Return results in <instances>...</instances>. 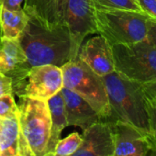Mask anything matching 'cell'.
I'll list each match as a JSON object with an SVG mask.
<instances>
[{
	"label": "cell",
	"mask_w": 156,
	"mask_h": 156,
	"mask_svg": "<svg viewBox=\"0 0 156 156\" xmlns=\"http://www.w3.org/2000/svg\"><path fill=\"white\" fill-rule=\"evenodd\" d=\"M27 61L12 77V89L20 84L33 66L52 64L62 67L71 61V41L65 25L48 30L29 18L19 38Z\"/></svg>",
	"instance_id": "cell-1"
},
{
	"label": "cell",
	"mask_w": 156,
	"mask_h": 156,
	"mask_svg": "<svg viewBox=\"0 0 156 156\" xmlns=\"http://www.w3.org/2000/svg\"><path fill=\"white\" fill-rule=\"evenodd\" d=\"M102 79L111 109L108 120L128 123L149 139L146 99L141 84L128 79L117 71L103 76Z\"/></svg>",
	"instance_id": "cell-2"
},
{
	"label": "cell",
	"mask_w": 156,
	"mask_h": 156,
	"mask_svg": "<svg viewBox=\"0 0 156 156\" xmlns=\"http://www.w3.org/2000/svg\"><path fill=\"white\" fill-rule=\"evenodd\" d=\"M61 69L63 87L84 98L98 114L101 120H108L111 109L102 77L77 58L67 62Z\"/></svg>",
	"instance_id": "cell-3"
},
{
	"label": "cell",
	"mask_w": 156,
	"mask_h": 156,
	"mask_svg": "<svg viewBox=\"0 0 156 156\" xmlns=\"http://www.w3.org/2000/svg\"><path fill=\"white\" fill-rule=\"evenodd\" d=\"M150 20L151 18L140 11L97 10L98 33L111 46L147 40Z\"/></svg>",
	"instance_id": "cell-4"
},
{
	"label": "cell",
	"mask_w": 156,
	"mask_h": 156,
	"mask_svg": "<svg viewBox=\"0 0 156 156\" xmlns=\"http://www.w3.org/2000/svg\"><path fill=\"white\" fill-rule=\"evenodd\" d=\"M115 71L140 84L156 80V46L148 40L112 46Z\"/></svg>",
	"instance_id": "cell-5"
},
{
	"label": "cell",
	"mask_w": 156,
	"mask_h": 156,
	"mask_svg": "<svg viewBox=\"0 0 156 156\" xmlns=\"http://www.w3.org/2000/svg\"><path fill=\"white\" fill-rule=\"evenodd\" d=\"M18 118L21 132L34 156L47 151L51 133V114L47 101L20 98Z\"/></svg>",
	"instance_id": "cell-6"
},
{
	"label": "cell",
	"mask_w": 156,
	"mask_h": 156,
	"mask_svg": "<svg viewBox=\"0 0 156 156\" xmlns=\"http://www.w3.org/2000/svg\"><path fill=\"white\" fill-rule=\"evenodd\" d=\"M65 26L71 41V61L75 60L85 38L98 33L97 10L93 0H67Z\"/></svg>",
	"instance_id": "cell-7"
},
{
	"label": "cell",
	"mask_w": 156,
	"mask_h": 156,
	"mask_svg": "<svg viewBox=\"0 0 156 156\" xmlns=\"http://www.w3.org/2000/svg\"><path fill=\"white\" fill-rule=\"evenodd\" d=\"M63 87L62 72L61 67L44 64L31 67L24 79L13 87V94L19 98L47 101Z\"/></svg>",
	"instance_id": "cell-8"
},
{
	"label": "cell",
	"mask_w": 156,
	"mask_h": 156,
	"mask_svg": "<svg viewBox=\"0 0 156 156\" xmlns=\"http://www.w3.org/2000/svg\"><path fill=\"white\" fill-rule=\"evenodd\" d=\"M114 139V156H146L151 149L149 139L120 120H108Z\"/></svg>",
	"instance_id": "cell-9"
},
{
	"label": "cell",
	"mask_w": 156,
	"mask_h": 156,
	"mask_svg": "<svg viewBox=\"0 0 156 156\" xmlns=\"http://www.w3.org/2000/svg\"><path fill=\"white\" fill-rule=\"evenodd\" d=\"M72 156H114V139L108 121L100 120L82 135V142Z\"/></svg>",
	"instance_id": "cell-10"
},
{
	"label": "cell",
	"mask_w": 156,
	"mask_h": 156,
	"mask_svg": "<svg viewBox=\"0 0 156 156\" xmlns=\"http://www.w3.org/2000/svg\"><path fill=\"white\" fill-rule=\"evenodd\" d=\"M77 59L101 77L115 71L112 46L101 35L91 38L81 46Z\"/></svg>",
	"instance_id": "cell-11"
},
{
	"label": "cell",
	"mask_w": 156,
	"mask_h": 156,
	"mask_svg": "<svg viewBox=\"0 0 156 156\" xmlns=\"http://www.w3.org/2000/svg\"><path fill=\"white\" fill-rule=\"evenodd\" d=\"M23 10L28 17L48 30L65 25L67 0H24Z\"/></svg>",
	"instance_id": "cell-12"
},
{
	"label": "cell",
	"mask_w": 156,
	"mask_h": 156,
	"mask_svg": "<svg viewBox=\"0 0 156 156\" xmlns=\"http://www.w3.org/2000/svg\"><path fill=\"white\" fill-rule=\"evenodd\" d=\"M0 156H34L21 132L18 114L0 118Z\"/></svg>",
	"instance_id": "cell-13"
},
{
	"label": "cell",
	"mask_w": 156,
	"mask_h": 156,
	"mask_svg": "<svg viewBox=\"0 0 156 156\" xmlns=\"http://www.w3.org/2000/svg\"><path fill=\"white\" fill-rule=\"evenodd\" d=\"M61 93L64 100L68 126L79 127L85 130L101 120L94 108L79 95L66 87H62Z\"/></svg>",
	"instance_id": "cell-14"
},
{
	"label": "cell",
	"mask_w": 156,
	"mask_h": 156,
	"mask_svg": "<svg viewBox=\"0 0 156 156\" xmlns=\"http://www.w3.org/2000/svg\"><path fill=\"white\" fill-rule=\"evenodd\" d=\"M26 61V54L19 40L2 39L0 43V72L12 78Z\"/></svg>",
	"instance_id": "cell-15"
},
{
	"label": "cell",
	"mask_w": 156,
	"mask_h": 156,
	"mask_svg": "<svg viewBox=\"0 0 156 156\" xmlns=\"http://www.w3.org/2000/svg\"><path fill=\"white\" fill-rule=\"evenodd\" d=\"M51 114V133L47 146V151H53L57 142L61 139V135L67 124L66 111L64 100L61 91L47 100Z\"/></svg>",
	"instance_id": "cell-16"
},
{
	"label": "cell",
	"mask_w": 156,
	"mask_h": 156,
	"mask_svg": "<svg viewBox=\"0 0 156 156\" xmlns=\"http://www.w3.org/2000/svg\"><path fill=\"white\" fill-rule=\"evenodd\" d=\"M0 20L3 35L2 39L19 40L28 23L29 17L23 9L9 10L2 8Z\"/></svg>",
	"instance_id": "cell-17"
},
{
	"label": "cell",
	"mask_w": 156,
	"mask_h": 156,
	"mask_svg": "<svg viewBox=\"0 0 156 156\" xmlns=\"http://www.w3.org/2000/svg\"><path fill=\"white\" fill-rule=\"evenodd\" d=\"M81 142L82 135L78 132H72L64 139H60L53 151L61 156H72L80 147Z\"/></svg>",
	"instance_id": "cell-18"
},
{
	"label": "cell",
	"mask_w": 156,
	"mask_h": 156,
	"mask_svg": "<svg viewBox=\"0 0 156 156\" xmlns=\"http://www.w3.org/2000/svg\"><path fill=\"white\" fill-rule=\"evenodd\" d=\"M96 10H133L140 11V9L133 0H93Z\"/></svg>",
	"instance_id": "cell-19"
},
{
	"label": "cell",
	"mask_w": 156,
	"mask_h": 156,
	"mask_svg": "<svg viewBox=\"0 0 156 156\" xmlns=\"http://www.w3.org/2000/svg\"><path fill=\"white\" fill-rule=\"evenodd\" d=\"M145 99L149 122V140L151 149L156 150V100Z\"/></svg>",
	"instance_id": "cell-20"
},
{
	"label": "cell",
	"mask_w": 156,
	"mask_h": 156,
	"mask_svg": "<svg viewBox=\"0 0 156 156\" xmlns=\"http://www.w3.org/2000/svg\"><path fill=\"white\" fill-rule=\"evenodd\" d=\"M18 114L14 94H7L0 97V118H8Z\"/></svg>",
	"instance_id": "cell-21"
},
{
	"label": "cell",
	"mask_w": 156,
	"mask_h": 156,
	"mask_svg": "<svg viewBox=\"0 0 156 156\" xmlns=\"http://www.w3.org/2000/svg\"><path fill=\"white\" fill-rule=\"evenodd\" d=\"M138 5L141 12L156 20V0H138Z\"/></svg>",
	"instance_id": "cell-22"
},
{
	"label": "cell",
	"mask_w": 156,
	"mask_h": 156,
	"mask_svg": "<svg viewBox=\"0 0 156 156\" xmlns=\"http://www.w3.org/2000/svg\"><path fill=\"white\" fill-rule=\"evenodd\" d=\"M7 94H13L12 79L7 74L0 72V97Z\"/></svg>",
	"instance_id": "cell-23"
},
{
	"label": "cell",
	"mask_w": 156,
	"mask_h": 156,
	"mask_svg": "<svg viewBox=\"0 0 156 156\" xmlns=\"http://www.w3.org/2000/svg\"><path fill=\"white\" fill-rule=\"evenodd\" d=\"M141 88L145 98L156 100V80L141 84Z\"/></svg>",
	"instance_id": "cell-24"
},
{
	"label": "cell",
	"mask_w": 156,
	"mask_h": 156,
	"mask_svg": "<svg viewBox=\"0 0 156 156\" xmlns=\"http://www.w3.org/2000/svg\"><path fill=\"white\" fill-rule=\"evenodd\" d=\"M24 0H2L1 5L2 8L9 10H20L23 9L21 4Z\"/></svg>",
	"instance_id": "cell-25"
},
{
	"label": "cell",
	"mask_w": 156,
	"mask_h": 156,
	"mask_svg": "<svg viewBox=\"0 0 156 156\" xmlns=\"http://www.w3.org/2000/svg\"><path fill=\"white\" fill-rule=\"evenodd\" d=\"M147 40L156 46V20L152 19L149 21Z\"/></svg>",
	"instance_id": "cell-26"
},
{
	"label": "cell",
	"mask_w": 156,
	"mask_h": 156,
	"mask_svg": "<svg viewBox=\"0 0 156 156\" xmlns=\"http://www.w3.org/2000/svg\"><path fill=\"white\" fill-rule=\"evenodd\" d=\"M1 9H2V5H1V0H0V17H1ZM2 30H1V20H0V43L2 41Z\"/></svg>",
	"instance_id": "cell-27"
},
{
	"label": "cell",
	"mask_w": 156,
	"mask_h": 156,
	"mask_svg": "<svg viewBox=\"0 0 156 156\" xmlns=\"http://www.w3.org/2000/svg\"><path fill=\"white\" fill-rule=\"evenodd\" d=\"M42 156H61V155L55 153L54 151H48V152H45Z\"/></svg>",
	"instance_id": "cell-28"
},
{
	"label": "cell",
	"mask_w": 156,
	"mask_h": 156,
	"mask_svg": "<svg viewBox=\"0 0 156 156\" xmlns=\"http://www.w3.org/2000/svg\"><path fill=\"white\" fill-rule=\"evenodd\" d=\"M146 156H156V150L155 149H151Z\"/></svg>",
	"instance_id": "cell-29"
},
{
	"label": "cell",
	"mask_w": 156,
	"mask_h": 156,
	"mask_svg": "<svg viewBox=\"0 0 156 156\" xmlns=\"http://www.w3.org/2000/svg\"><path fill=\"white\" fill-rule=\"evenodd\" d=\"M133 1H134L135 3H137V4H138V0H133Z\"/></svg>",
	"instance_id": "cell-30"
},
{
	"label": "cell",
	"mask_w": 156,
	"mask_h": 156,
	"mask_svg": "<svg viewBox=\"0 0 156 156\" xmlns=\"http://www.w3.org/2000/svg\"><path fill=\"white\" fill-rule=\"evenodd\" d=\"M1 1H2V0H1Z\"/></svg>",
	"instance_id": "cell-31"
}]
</instances>
